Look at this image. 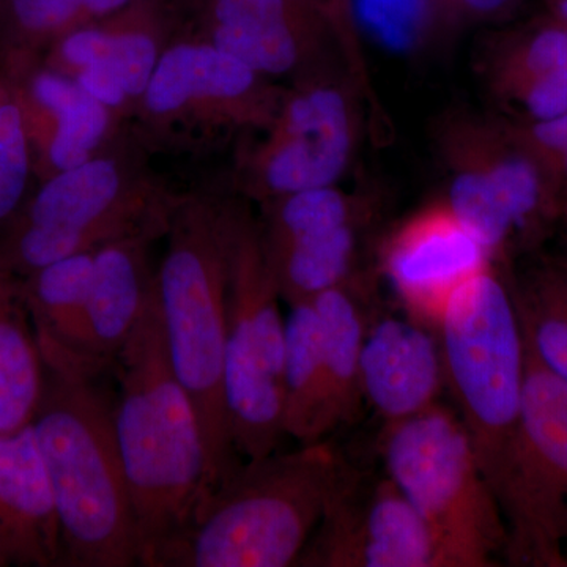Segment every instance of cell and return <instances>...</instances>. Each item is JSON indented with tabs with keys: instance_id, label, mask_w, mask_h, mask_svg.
<instances>
[{
	"instance_id": "obj_37",
	"label": "cell",
	"mask_w": 567,
	"mask_h": 567,
	"mask_svg": "<svg viewBox=\"0 0 567 567\" xmlns=\"http://www.w3.org/2000/svg\"><path fill=\"white\" fill-rule=\"evenodd\" d=\"M567 226V192L561 196V207H559L558 227Z\"/></svg>"
},
{
	"instance_id": "obj_20",
	"label": "cell",
	"mask_w": 567,
	"mask_h": 567,
	"mask_svg": "<svg viewBox=\"0 0 567 567\" xmlns=\"http://www.w3.org/2000/svg\"><path fill=\"white\" fill-rule=\"evenodd\" d=\"M322 336L328 432L352 424L361 415V352L369 320L379 301L374 281L357 274L312 301Z\"/></svg>"
},
{
	"instance_id": "obj_18",
	"label": "cell",
	"mask_w": 567,
	"mask_h": 567,
	"mask_svg": "<svg viewBox=\"0 0 567 567\" xmlns=\"http://www.w3.org/2000/svg\"><path fill=\"white\" fill-rule=\"evenodd\" d=\"M54 498L32 424L0 435V566H61Z\"/></svg>"
},
{
	"instance_id": "obj_12",
	"label": "cell",
	"mask_w": 567,
	"mask_h": 567,
	"mask_svg": "<svg viewBox=\"0 0 567 567\" xmlns=\"http://www.w3.org/2000/svg\"><path fill=\"white\" fill-rule=\"evenodd\" d=\"M270 80L210 41L173 44L142 93V115L159 128L212 122L267 130L286 95Z\"/></svg>"
},
{
	"instance_id": "obj_19",
	"label": "cell",
	"mask_w": 567,
	"mask_h": 567,
	"mask_svg": "<svg viewBox=\"0 0 567 567\" xmlns=\"http://www.w3.org/2000/svg\"><path fill=\"white\" fill-rule=\"evenodd\" d=\"M155 233L128 235L96 248L85 306L80 361L111 371L140 322L153 287L147 246Z\"/></svg>"
},
{
	"instance_id": "obj_27",
	"label": "cell",
	"mask_w": 567,
	"mask_h": 567,
	"mask_svg": "<svg viewBox=\"0 0 567 567\" xmlns=\"http://www.w3.org/2000/svg\"><path fill=\"white\" fill-rule=\"evenodd\" d=\"M32 142L13 78L0 71V224L9 223L28 189Z\"/></svg>"
},
{
	"instance_id": "obj_35",
	"label": "cell",
	"mask_w": 567,
	"mask_h": 567,
	"mask_svg": "<svg viewBox=\"0 0 567 567\" xmlns=\"http://www.w3.org/2000/svg\"><path fill=\"white\" fill-rule=\"evenodd\" d=\"M558 241H559V259L567 264V226L558 227L557 229Z\"/></svg>"
},
{
	"instance_id": "obj_34",
	"label": "cell",
	"mask_w": 567,
	"mask_h": 567,
	"mask_svg": "<svg viewBox=\"0 0 567 567\" xmlns=\"http://www.w3.org/2000/svg\"><path fill=\"white\" fill-rule=\"evenodd\" d=\"M546 13L567 25V0H543Z\"/></svg>"
},
{
	"instance_id": "obj_13",
	"label": "cell",
	"mask_w": 567,
	"mask_h": 567,
	"mask_svg": "<svg viewBox=\"0 0 567 567\" xmlns=\"http://www.w3.org/2000/svg\"><path fill=\"white\" fill-rule=\"evenodd\" d=\"M379 259L402 311L435 331L454 295L495 265L445 197L394 227Z\"/></svg>"
},
{
	"instance_id": "obj_10",
	"label": "cell",
	"mask_w": 567,
	"mask_h": 567,
	"mask_svg": "<svg viewBox=\"0 0 567 567\" xmlns=\"http://www.w3.org/2000/svg\"><path fill=\"white\" fill-rule=\"evenodd\" d=\"M297 566L447 567V563L434 532L385 470L360 472L349 464Z\"/></svg>"
},
{
	"instance_id": "obj_31",
	"label": "cell",
	"mask_w": 567,
	"mask_h": 567,
	"mask_svg": "<svg viewBox=\"0 0 567 567\" xmlns=\"http://www.w3.org/2000/svg\"><path fill=\"white\" fill-rule=\"evenodd\" d=\"M71 78L91 99L102 103L112 112L123 110L126 104L132 103L128 93L123 87L121 78L107 63L85 66Z\"/></svg>"
},
{
	"instance_id": "obj_8",
	"label": "cell",
	"mask_w": 567,
	"mask_h": 567,
	"mask_svg": "<svg viewBox=\"0 0 567 567\" xmlns=\"http://www.w3.org/2000/svg\"><path fill=\"white\" fill-rule=\"evenodd\" d=\"M265 256L259 221L234 204L227 254L224 395L230 439L241 458L281 445L286 320Z\"/></svg>"
},
{
	"instance_id": "obj_5",
	"label": "cell",
	"mask_w": 567,
	"mask_h": 567,
	"mask_svg": "<svg viewBox=\"0 0 567 567\" xmlns=\"http://www.w3.org/2000/svg\"><path fill=\"white\" fill-rule=\"evenodd\" d=\"M436 336L445 390L496 498L520 446L527 379L509 268L492 265L470 279L447 306Z\"/></svg>"
},
{
	"instance_id": "obj_30",
	"label": "cell",
	"mask_w": 567,
	"mask_h": 567,
	"mask_svg": "<svg viewBox=\"0 0 567 567\" xmlns=\"http://www.w3.org/2000/svg\"><path fill=\"white\" fill-rule=\"evenodd\" d=\"M509 122L518 140L535 155L559 193L558 171L567 156V110L544 122L525 123L511 118Z\"/></svg>"
},
{
	"instance_id": "obj_3",
	"label": "cell",
	"mask_w": 567,
	"mask_h": 567,
	"mask_svg": "<svg viewBox=\"0 0 567 567\" xmlns=\"http://www.w3.org/2000/svg\"><path fill=\"white\" fill-rule=\"evenodd\" d=\"M347 468L327 440L241 458L151 567L297 566Z\"/></svg>"
},
{
	"instance_id": "obj_9",
	"label": "cell",
	"mask_w": 567,
	"mask_h": 567,
	"mask_svg": "<svg viewBox=\"0 0 567 567\" xmlns=\"http://www.w3.org/2000/svg\"><path fill=\"white\" fill-rule=\"evenodd\" d=\"M496 502L511 566L567 567V385L528 347L520 446Z\"/></svg>"
},
{
	"instance_id": "obj_33",
	"label": "cell",
	"mask_w": 567,
	"mask_h": 567,
	"mask_svg": "<svg viewBox=\"0 0 567 567\" xmlns=\"http://www.w3.org/2000/svg\"><path fill=\"white\" fill-rule=\"evenodd\" d=\"M85 14H107L121 10L130 0H82Z\"/></svg>"
},
{
	"instance_id": "obj_28",
	"label": "cell",
	"mask_w": 567,
	"mask_h": 567,
	"mask_svg": "<svg viewBox=\"0 0 567 567\" xmlns=\"http://www.w3.org/2000/svg\"><path fill=\"white\" fill-rule=\"evenodd\" d=\"M111 123L112 111L82 91L52 123L50 140L41 152L48 177L93 158L106 140Z\"/></svg>"
},
{
	"instance_id": "obj_23",
	"label": "cell",
	"mask_w": 567,
	"mask_h": 567,
	"mask_svg": "<svg viewBox=\"0 0 567 567\" xmlns=\"http://www.w3.org/2000/svg\"><path fill=\"white\" fill-rule=\"evenodd\" d=\"M536 256L522 271L509 268L511 289L529 352L567 385V264Z\"/></svg>"
},
{
	"instance_id": "obj_22",
	"label": "cell",
	"mask_w": 567,
	"mask_h": 567,
	"mask_svg": "<svg viewBox=\"0 0 567 567\" xmlns=\"http://www.w3.org/2000/svg\"><path fill=\"white\" fill-rule=\"evenodd\" d=\"M25 311L21 287L0 274V435L32 424L43 394V354Z\"/></svg>"
},
{
	"instance_id": "obj_14",
	"label": "cell",
	"mask_w": 567,
	"mask_h": 567,
	"mask_svg": "<svg viewBox=\"0 0 567 567\" xmlns=\"http://www.w3.org/2000/svg\"><path fill=\"white\" fill-rule=\"evenodd\" d=\"M171 207L133 183L121 159L95 155L50 175L18 221L80 234L100 248L128 235L166 234Z\"/></svg>"
},
{
	"instance_id": "obj_26",
	"label": "cell",
	"mask_w": 567,
	"mask_h": 567,
	"mask_svg": "<svg viewBox=\"0 0 567 567\" xmlns=\"http://www.w3.org/2000/svg\"><path fill=\"white\" fill-rule=\"evenodd\" d=\"M365 219L368 210L358 197L336 185L322 186L265 200L260 237L265 248H278L352 224H364Z\"/></svg>"
},
{
	"instance_id": "obj_4",
	"label": "cell",
	"mask_w": 567,
	"mask_h": 567,
	"mask_svg": "<svg viewBox=\"0 0 567 567\" xmlns=\"http://www.w3.org/2000/svg\"><path fill=\"white\" fill-rule=\"evenodd\" d=\"M234 204L189 197L173 204L156 274L159 315L175 375L192 401L205 451L208 494L241 457L224 395L227 254ZM203 495V496H204Z\"/></svg>"
},
{
	"instance_id": "obj_24",
	"label": "cell",
	"mask_w": 567,
	"mask_h": 567,
	"mask_svg": "<svg viewBox=\"0 0 567 567\" xmlns=\"http://www.w3.org/2000/svg\"><path fill=\"white\" fill-rule=\"evenodd\" d=\"M95 251L74 254L48 265L29 275L28 281L20 286L35 322L39 344L61 350L78 360Z\"/></svg>"
},
{
	"instance_id": "obj_7",
	"label": "cell",
	"mask_w": 567,
	"mask_h": 567,
	"mask_svg": "<svg viewBox=\"0 0 567 567\" xmlns=\"http://www.w3.org/2000/svg\"><path fill=\"white\" fill-rule=\"evenodd\" d=\"M379 453L386 475L434 532L447 567L505 559V517L456 410L436 402L383 425Z\"/></svg>"
},
{
	"instance_id": "obj_25",
	"label": "cell",
	"mask_w": 567,
	"mask_h": 567,
	"mask_svg": "<svg viewBox=\"0 0 567 567\" xmlns=\"http://www.w3.org/2000/svg\"><path fill=\"white\" fill-rule=\"evenodd\" d=\"M363 226L352 224L278 248L264 246L281 300L289 306L309 303L353 278Z\"/></svg>"
},
{
	"instance_id": "obj_16",
	"label": "cell",
	"mask_w": 567,
	"mask_h": 567,
	"mask_svg": "<svg viewBox=\"0 0 567 567\" xmlns=\"http://www.w3.org/2000/svg\"><path fill=\"white\" fill-rule=\"evenodd\" d=\"M328 41L330 14L308 0H213L210 43L264 76L315 65Z\"/></svg>"
},
{
	"instance_id": "obj_36",
	"label": "cell",
	"mask_w": 567,
	"mask_h": 567,
	"mask_svg": "<svg viewBox=\"0 0 567 567\" xmlns=\"http://www.w3.org/2000/svg\"><path fill=\"white\" fill-rule=\"evenodd\" d=\"M558 186H559V207H561V196L567 192V156L565 162L561 163L558 171Z\"/></svg>"
},
{
	"instance_id": "obj_32",
	"label": "cell",
	"mask_w": 567,
	"mask_h": 567,
	"mask_svg": "<svg viewBox=\"0 0 567 567\" xmlns=\"http://www.w3.org/2000/svg\"><path fill=\"white\" fill-rule=\"evenodd\" d=\"M522 2L524 0H434L443 17L457 22L498 20L516 10Z\"/></svg>"
},
{
	"instance_id": "obj_17",
	"label": "cell",
	"mask_w": 567,
	"mask_h": 567,
	"mask_svg": "<svg viewBox=\"0 0 567 567\" xmlns=\"http://www.w3.org/2000/svg\"><path fill=\"white\" fill-rule=\"evenodd\" d=\"M484 81L511 121L535 123L567 110V25L544 13L488 48Z\"/></svg>"
},
{
	"instance_id": "obj_15",
	"label": "cell",
	"mask_w": 567,
	"mask_h": 567,
	"mask_svg": "<svg viewBox=\"0 0 567 567\" xmlns=\"http://www.w3.org/2000/svg\"><path fill=\"white\" fill-rule=\"evenodd\" d=\"M361 393L383 425L398 423L440 402L445 390L442 350L432 328L377 308L365 331Z\"/></svg>"
},
{
	"instance_id": "obj_2",
	"label": "cell",
	"mask_w": 567,
	"mask_h": 567,
	"mask_svg": "<svg viewBox=\"0 0 567 567\" xmlns=\"http://www.w3.org/2000/svg\"><path fill=\"white\" fill-rule=\"evenodd\" d=\"M114 427L141 543V566L192 517L205 488V451L192 401L175 375L153 287L115 358Z\"/></svg>"
},
{
	"instance_id": "obj_6",
	"label": "cell",
	"mask_w": 567,
	"mask_h": 567,
	"mask_svg": "<svg viewBox=\"0 0 567 567\" xmlns=\"http://www.w3.org/2000/svg\"><path fill=\"white\" fill-rule=\"evenodd\" d=\"M436 144L450 175L445 199L494 264L535 256L557 234L558 188L505 115L454 112Z\"/></svg>"
},
{
	"instance_id": "obj_11",
	"label": "cell",
	"mask_w": 567,
	"mask_h": 567,
	"mask_svg": "<svg viewBox=\"0 0 567 567\" xmlns=\"http://www.w3.org/2000/svg\"><path fill=\"white\" fill-rule=\"evenodd\" d=\"M354 92L353 85L315 78L286 93L262 144L249 156V194L265 203L336 185L357 144Z\"/></svg>"
},
{
	"instance_id": "obj_21",
	"label": "cell",
	"mask_w": 567,
	"mask_h": 567,
	"mask_svg": "<svg viewBox=\"0 0 567 567\" xmlns=\"http://www.w3.org/2000/svg\"><path fill=\"white\" fill-rule=\"evenodd\" d=\"M282 427L300 445L330 435L319 315L312 301L290 306L282 364Z\"/></svg>"
},
{
	"instance_id": "obj_29",
	"label": "cell",
	"mask_w": 567,
	"mask_h": 567,
	"mask_svg": "<svg viewBox=\"0 0 567 567\" xmlns=\"http://www.w3.org/2000/svg\"><path fill=\"white\" fill-rule=\"evenodd\" d=\"M163 51L156 37L145 29H107L104 63L118 74L130 100L134 102L145 92Z\"/></svg>"
},
{
	"instance_id": "obj_1",
	"label": "cell",
	"mask_w": 567,
	"mask_h": 567,
	"mask_svg": "<svg viewBox=\"0 0 567 567\" xmlns=\"http://www.w3.org/2000/svg\"><path fill=\"white\" fill-rule=\"evenodd\" d=\"M44 388L32 420L71 567L141 566L132 496L114 427L115 394L99 371L40 347Z\"/></svg>"
}]
</instances>
